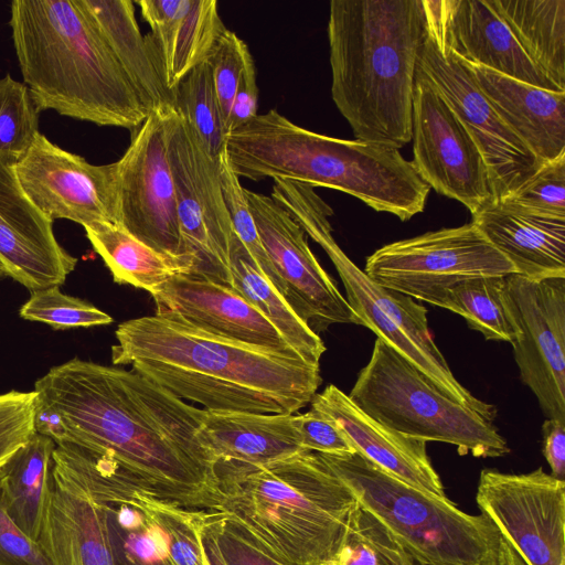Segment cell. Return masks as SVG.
<instances>
[{
  "label": "cell",
  "instance_id": "3957f363",
  "mask_svg": "<svg viewBox=\"0 0 565 565\" xmlns=\"http://www.w3.org/2000/svg\"><path fill=\"white\" fill-rule=\"evenodd\" d=\"M423 0H332L328 40L331 95L356 140L404 147L419 47Z\"/></svg>",
  "mask_w": 565,
  "mask_h": 565
},
{
  "label": "cell",
  "instance_id": "f35d334b",
  "mask_svg": "<svg viewBox=\"0 0 565 565\" xmlns=\"http://www.w3.org/2000/svg\"><path fill=\"white\" fill-rule=\"evenodd\" d=\"M21 318L43 322L54 330H67L79 327L106 326L113 318L94 305L61 291L52 286L31 292L20 309Z\"/></svg>",
  "mask_w": 565,
  "mask_h": 565
},
{
  "label": "cell",
  "instance_id": "2e32d148",
  "mask_svg": "<svg viewBox=\"0 0 565 565\" xmlns=\"http://www.w3.org/2000/svg\"><path fill=\"white\" fill-rule=\"evenodd\" d=\"M13 170L26 196L53 222L117 225L116 162L92 164L39 132Z\"/></svg>",
  "mask_w": 565,
  "mask_h": 565
},
{
  "label": "cell",
  "instance_id": "d6986e66",
  "mask_svg": "<svg viewBox=\"0 0 565 565\" xmlns=\"http://www.w3.org/2000/svg\"><path fill=\"white\" fill-rule=\"evenodd\" d=\"M77 258L56 241L53 221L22 190L13 166L0 161V264L31 292L64 284Z\"/></svg>",
  "mask_w": 565,
  "mask_h": 565
},
{
  "label": "cell",
  "instance_id": "74e56055",
  "mask_svg": "<svg viewBox=\"0 0 565 565\" xmlns=\"http://www.w3.org/2000/svg\"><path fill=\"white\" fill-rule=\"evenodd\" d=\"M218 168L223 195L236 236L252 256L263 275L287 301L286 287L262 244L256 224L245 198L244 188L238 175L233 171L228 162L226 150L218 159Z\"/></svg>",
  "mask_w": 565,
  "mask_h": 565
},
{
  "label": "cell",
  "instance_id": "7dc6e473",
  "mask_svg": "<svg viewBox=\"0 0 565 565\" xmlns=\"http://www.w3.org/2000/svg\"><path fill=\"white\" fill-rule=\"evenodd\" d=\"M542 451L551 468V476L565 477V424L546 418L542 425Z\"/></svg>",
  "mask_w": 565,
  "mask_h": 565
},
{
  "label": "cell",
  "instance_id": "83f0119b",
  "mask_svg": "<svg viewBox=\"0 0 565 565\" xmlns=\"http://www.w3.org/2000/svg\"><path fill=\"white\" fill-rule=\"evenodd\" d=\"M93 22L150 113L175 108L141 34L131 0H76Z\"/></svg>",
  "mask_w": 565,
  "mask_h": 565
},
{
  "label": "cell",
  "instance_id": "b9f144b4",
  "mask_svg": "<svg viewBox=\"0 0 565 565\" xmlns=\"http://www.w3.org/2000/svg\"><path fill=\"white\" fill-rule=\"evenodd\" d=\"M35 392L0 394V467L36 431Z\"/></svg>",
  "mask_w": 565,
  "mask_h": 565
},
{
  "label": "cell",
  "instance_id": "277c9868",
  "mask_svg": "<svg viewBox=\"0 0 565 565\" xmlns=\"http://www.w3.org/2000/svg\"><path fill=\"white\" fill-rule=\"evenodd\" d=\"M215 512L282 565H334L359 502L317 452L216 461Z\"/></svg>",
  "mask_w": 565,
  "mask_h": 565
},
{
  "label": "cell",
  "instance_id": "e0dca14e",
  "mask_svg": "<svg viewBox=\"0 0 565 565\" xmlns=\"http://www.w3.org/2000/svg\"><path fill=\"white\" fill-rule=\"evenodd\" d=\"M244 193L262 244L296 315L316 333L332 324H361L290 214L270 195L245 188Z\"/></svg>",
  "mask_w": 565,
  "mask_h": 565
},
{
  "label": "cell",
  "instance_id": "44dd1931",
  "mask_svg": "<svg viewBox=\"0 0 565 565\" xmlns=\"http://www.w3.org/2000/svg\"><path fill=\"white\" fill-rule=\"evenodd\" d=\"M38 541L51 565H118L107 507L54 463Z\"/></svg>",
  "mask_w": 565,
  "mask_h": 565
},
{
  "label": "cell",
  "instance_id": "7a4b0ae2",
  "mask_svg": "<svg viewBox=\"0 0 565 565\" xmlns=\"http://www.w3.org/2000/svg\"><path fill=\"white\" fill-rule=\"evenodd\" d=\"M114 365L207 412L295 414L322 382L320 364L223 339L158 315L120 323Z\"/></svg>",
  "mask_w": 565,
  "mask_h": 565
},
{
  "label": "cell",
  "instance_id": "bcb514c9",
  "mask_svg": "<svg viewBox=\"0 0 565 565\" xmlns=\"http://www.w3.org/2000/svg\"><path fill=\"white\" fill-rule=\"evenodd\" d=\"M258 86L253 56L248 58L237 86L226 124V134L238 129L257 115ZM226 135V136H227Z\"/></svg>",
  "mask_w": 565,
  "mask_h": 565
},
{
  "label": "cell",
  "instance_id": "60d3db41",
  "mask_svg": "<svg viewBox=\"0 0 565 565\" xmlns=\"http://www.w3.org/2000/svg\"><path fill=\"white\" fill-rule=\"evenodd\" d=\"M502 200L536 211L565 215V153L544 162L531 179Z\"/></svg>",
  "mask_w": 565,
  "mask_h": 565
},
{
  "label": "cell",
  "instance_id": "f1b7e54d",
  "mask_svg": "<svg viewBox=\"0 0 565 565\" xmlns=\"http://www.w3.org/2000/svg\"><path fill=\"white\" fill-rule=\"evenodd\" d=\"M56 443L35 431L0 467V497L9 516L32 540L40 537Z\"/></svg>",
  "mask_w": 565,
  "mask_h": 565
},
{
  "label": "cell",
  "instance_id": "603a6c76",
  "mask_svg": "<svg viewBox=\"0 0 565 565\" xmlns=\"http://www.w3.org/2000/svg\"><path fill=\"white\" fill-rule=\"evenodd\" d=\"M311 407L330 417L352 447L401 481L437 498H447L427 455L426 441L402 435L361 411L335 385L317 393Z\"/></svg>",
  "mask_w": 565,
  "mask_h": 565
},
{
  "label": "cell",
  "instance_id": "7402d4cb",
  "mask_svg": "<svg viewBox=\"0 0 565 565\" xmlns=\"http://www.w3.org/2000/svg\"><path fill=\"white\" fill-rule=\"evenodd\" d=\"M150 26L145 35L154 66L173 95L182 79L205 62L223 24L215 0H138Z\"/></svg>",
  "mask_w": 565,
  "mask_h": 565
},
{
  "label": "cell",
  "instance_id": "6da1fadb",
  "mask_svg": "<svg viewBox=\"0 0 565 565\" xmlns=\"http://www.w3.org/2000/svg\"><path fill=\"white\" fill-rule=\"evenodd\" d=\"M35 429L114 461L136 494L215 511V461L198 430L205 409L175 397L135 370L74 358L34 384Z\"/></svg>",
  "mask_w": 565,
  "mask_h": 565
},
{
  "label": "cell",
  "instance_id": "ba28073f",
  "mask_svg": "<svg viewBox=\"0 0 565 565\" xmlns=\"http://www.w3.org/2000/svg\"><path fill=\"white\" fill-rule=\"evenodd\" d=\"M348 396L380 424L426 443L450 444L461 456L497 458L510 452L492 420L449 398L377 338Z\"/></svg>",
  "mask_w": 565,
  "mask_h": 565
},
{
  "label": "cell",
  "instance_id": "1f68e13d",
  "mask_svg": "<svg viewBox=\"0 0 565 565\" xmlns=\"http://www.w3.org/2000/svg\"><path fill=\"white\" fill-rule=\"evenodd\" d=\"M84 230L117 284L131 285L152 295L179 274L164 256L119 225L95 223Z\"/></svg>",
  "mask_w": 565,
  "mask_h": 565
},
{
  "label": "cell",
  "instance_id": "ac0fdd59",
  "mask_svg": "<svg viewBox=\"0 0 565 565\" xmlns=\"http://www.w3.org/2000/svg\"><path fill=\"white\" fill-rule=\"evenodd\" d=\"M151 296L158 316L223 339L299 356L279 331L233 288L175 274Z\"/></svg>",
  "mask_w": 565,
  "mask_h": 565
},
{
  "label": "cell",
  "instance_id": "d4e9b609",
  "mask_svg": "<svg viewBox=\"0 0 565 565\" xmlns=\"http://www.w3.org/2000/svg\"><path fill=\"white\" fill-rule=\"evenodd\" d=\"M471 222L516 274L565 277V215L498 200L472 214Z\"/></svg>",
  "mask_w": 565,
  "mask_h": 565
},
{
  "label": "cell",
  "instance_id": "d590c367",
  "mask_svg": "<svg viewBox=\"0 0 565 565\" xmlns=\"http://www.w3.org/2000/svg\"><path fill=\"white\" fill-rule=\"evenodd\" d=\"M39 114L24 83L9 73L0 78V161L14 166L39 131Z\"/></svg>",
  "mask_w": 565,
  "mask_h": 565
},
{
  "label": "cell",
  "instance_id": "e575fe53",
  "mask_svg": "<svg viewBox=\"0 0 565 565\" xmlns=\"http://www.w3.org/2000/svg\"><path fill=\"white\" fill-rule=\"evenodd\" d=\"M334 565H417L387 527L360 503Z\"/></svg>",
  "mask_w": 565,
  "mask_h": 565
},
{
  "label": "cell",
  "instance_id": "4fadbf2b",
  "mask_svg": "<svg viewBox=\"0 0 565 565\" xmlns=\"http://www.w3.org/2000/svg\"><path fill=\"white\" fill-rule=\"evenodd\" d=\"M413 160L422 180L472 214L495 201L472 137L435 85L417 68L412 105Z\"/></svg>",
  "mask_w": 565,
  "mask_h": 565
},
{
  "label": "cell",
  "instance_id": "c3c4849f",
  "mask_svg": "<svg viewBox=\"0 0 565 565\" xmlns=\"http://www.w3.org/2000/svg\"><path fill=\"white\" fill-rule=\"evenodd\" d=\"M213 511H209L201 530V541L209 565H226L213 530Z\"/></svg>",
  "mask_w": 565,
  "mask_h": 565
},
{
  "label": "cell",
  "instance_id": "8992f818",
  "mask_svg": "<svg viewBox=\"0 0 565 565\" xmlns=\"http://www.w3.org/2000/svg\"><path fill=\"white\" fill-rule=\"evenodd\" d=\"M225 142L238 178L339 190L401 221L424 211L430 190L398 149L313 132L276 109L257 114Z\"/></svg>",
  "mask_w": 565,
  "mask_h": 565
},
{
  "label": "cell",
  "instance_id": "5bb4252c",
  "mask_svg": "<svg viewBox=\"0 0 565 565\" xmlns=\"http://www.w3.org/2000/svg\"><path fill=\"white\" fill-rule=\"evenodd\" d=\"M504 298L516 329L520 377L544 416L565 424V277L508 275Z\"/></svg>",
  "mask_w": 565,
  "mask_h": 565
},
{
  "label": "cell",
  "instance_id": "836d02e7",
  "mask_svg": "<svg viewBox=\"0 0 565 565\" xmlns=\"http://www.w3.org/2000/svg\"><path fill=\"white\" fill-rule=\"evenodd\" d=\"M175 110L215 161L225 151L226 129L209 63L192 70L174 92Z\"/></svg>",
  "mask_w": 565,
  "mask_h": 565
},
{
  "label": "cell",
  "instance_id": "52a82bcc",
  "mask_svg": "<svg viewBox=\"0 0 565 565\" xmlns=\"http://www.w3.org/2000/svg\"><path fill=\"white\" fill-rule=\"evenodd\" d=\"M317 454L417 565H499L502 535L486 514L420 491L356 450Z\"/></svg>",
  "mask_w": 565,
  "mask_h": 565
},
{
  "label": "cell",
  "instance_id": "9c48e42d",
  "mask_svg": "<svg viewBox=\"0 0 565 565\" xmlns=\"http://www.w3.org/2000/svg\"><path fill=\"white\" fill-rule=\"evenodd\" d=\"M363 271L386 289L436 307L458 282L516 274L472 222L386 244L366 258Z\"/></svg>",
  "mask_w": 565,
  "mask_h": 565
},
{
  "label": "cell",
  "instance_id": "7c38bea8",
  "mask_svg": "<svg viewBox=\"0 0 565 565\" xmlns=\"http://www.w3.org/2000/svg\"><path fill=\"white\" fill-rule=\"evenodd\" d=\"M417 68L439 90L478 146L495 201L515 192L543 166L500 118L427 17Z\"/></svg>",
  "mask_w": 565,
  "mask_h": 565
},
{
  "label": "cell",
  "instance_id": "cb8c5ba5",
  "mask_svg": "<svg viewBox=\"0 0 565 565\" xmlns=\"http://www.w3.org/2000/svg\"><path fill=\"white\" fill-rule=\"evenodd\" d=\"M326 210H312L299 218V225L327 253L345 289V300L360 320L361 326L373 331L377 339L391 345L409 360L426 377L449 398L469 407L490 420L497 416L495 406L475 397L454 376L450 367L437 364L363 291L351 271L352 260L339 247L332 236Z\"/></svg>",
  "mask_w": 565,
  "mask_h": 565
},
{
  "label": "cell",
  "instance_id": "d6a6232c",
  "mask_svg": "<svg viewBox=\"0 0 565 565\" xmlns=\"http://www.w3.org/2000/svg\"><path fill=\"white\" fill-rule=\"evenodd\" d=\"M441 308L461 316L486 340L513 344L516 339L504 298V277H478L458 282L446 292Z\"/></svg>",
  "mask_w": 565,
  "mask_h": 565
},
{
  "label": "cell",
  "instance_id": "7bdbcfd3",
  "mask_svg": "<svg viewBox=\"0 0 565 565\" xmlns=\"http://www.w3.org/2000/svg\"><path fill=\"white\" fill-rule=\"evenodd\" d=\"M294 422L305 450L320 454L355 451L340 427L312 407L303 414L295 413Z\"/></svg>",
  "mask_w": 565,
  "mask_h": 565
},
{
  "label": "cell",
  "instance_id": "ab89813d",
  "mask_svg": "<svg viewBox=\"0 0 565 565\" xmlns=\"http://www.w3.org/2000/svg\"><path fill=\"white\" fill-rule=\"evenodd\" d=\"M250 57L246 43L235 32L225 29L206 60L225 129L244 67Z\"/></svg>",
  "mask_w": 565,
  "mask_h": 565
},
{
  "label": "cell",
  "instance_id": "ee69618b",
  "mask_svg": "<svg viewBox=\"0 0 565 565\" xmlns=\"http://www.w3.org/2000/svg\"><path fill=\"white\" fill-rule=\"evenodd\" d=\"M213 530L226 565H282L221 513H214Z\"/></svg>",
  "mask_w": 565,
  "mask_h": 565
},
{
  "label": "cell",
  "instance_id": "f907efd6",
  "mask_svg": "<svg viewBox=\"0 0 565 565\" xmlns=\"http://www.w3.org/2000/svg\"><path fill=\"white\" fill-rule=\"evenodd\" d=\"M6 276V273L3 270V267L2 265L0 264V278L4 277Z\"/></svg>",
  "mask_w": 565,
  "mask_h": 565
},
{
  "label": "cell",
  "instance_id": "f6af8a7d",
  "mask_svg": "<svg viewBox=\"0 0 565 565\" xmlns=\"http://www.w3.org/2000/svg\"><path fill=\"white\" fill-rule=\"evenodd\" d=\"M0 565H51L39 541L26 535L9 516L1 497Z\"/></svg>",
  "mask_w": 565,
  "mask_h": 565
},
{
  "label": "cell",
  "instance_id": "30bf717a",
  "mask_svg": "<svg viewBox=\"0 0 565 565\" xmlns=\"http://www.w3.org/2000/svg\"><path fill=\"white\" fill-rule=\"evenodd\" d=\"M175 108L152 111L131 132L130 145L116 161L117 225L188 275V257L180 232L169 135Z\"/></svg>",
  "mask_w": 565,
  "mask_h": 565
},
{
  "label": "cell",
  "instance_id": "681fc988",
  "mask_svg": "<svg viewBox=\"0 0 565 565\" xmlns=\"http://www.w3.org/2000/svg\"><path fill=\"white\" fill-rule=\"evenodd\" d=\"M499 565H527L515 548L502 536Z\"/></svg>",
  "mask_w": 565,
  "mask_h": 565
},
{
  "label": "cell",
  "instance_id": "484cf974",
  "mask_svg": "<svg viewBox=\"0 0 565 565\" xmlns=\"http://www.w3.org/2000/svg\"><path fill=\"white\" fill-rule=\"evenodd\" d=\"M490 105L542 162L565 153V90L543 89L458 57Z\"/></svg>",
  "mask_w": 565,
  "mask_h": 565
},
{
  "label": "cell",
  "instance_id": "5b68a950",
  "mask_svg": "<svg viewBox=\"0 0 565 565\" xmlns=\"http://www.w3.org/2000/svg\"><path fill=\"white\" fill-rule=\"evenodd\" d=\"M9 25L40 113L131 132L151 114L76 0H13Z\"/></svg>",
  "mask_w": 565,
  "mask_h": 565
},
{
  "label": "cell",
  "instance_id": "8d00e7d4",
  "mask_svg": "<svg viewBox=\"0 0 565 565\" xmlns=\"http://www.w3.org/2000/svg\"><path fill=\"white\" fill-rule=\"evenodd\" d=\"M136 509L158 522L168 533L167 565H209L201 541V530L209 511L185 510L150 501Z\"/></svg>",
  "mask_w": 565,
  "mask_h": 565
},
{
  "label": "cell",
  "instance_id": "4316f807",
  "mask_svg": "<svg viewBox=\"0 0 565 565\" xmlns=\"http://www.w3.org/2000/svg\"><path fill=\"white\" fill-rule=\"evenodd\" d=\"M198 436L215 462L265 465L305 451L294 414L206 411Z\"/></svg>",
  "mask_w": 565,
  "mask_h": 565
},
{
  "label": "cell",
  "instance_id": "4dcf8cb0",
  "mask_svg": "<svg viewBox=\"0 0 565 565\" xmlns=\"http://www.w3.org/2000/svg\"><path fill=\"white\" fill-rule=\"evenodd\" d=\"M230 270L232 288L279 331L301 359L319 364L326 351L323 341L267 280L236 234L231 246Z\"/></svg>",
  "mask_w": 565,
  "mask_h": 565
},
{
  "label": "cell",
  "instance_id": "8fae6325",
  "mask_svg": "<svg viewBox=\"0 0 565 565\" xmlns=\"http://www.w3.org/2000/svg\"><path fill=\"white\" fill-rule=\"evenodd\" d=\"M169 157L180 232L191 264L186 276L232 288L230 253L235 232L221 186L218 161L206 153L177 110L171 120Z\"/></svg>",
  "mask_w": 565,
  "mask_h": 565
},
{
  "label": "cell",
  "instance_id": "9a60e30c",
  "mask_svg": "<svg viewBox=\"0 0 565 565\" xmlns=\"http://www.w3.org/2000/svg\"><path fill=\"white\" fill-rule=\"evenodd\" d=\"M476 501L527 565H565V480L483 469Z\"/></svg>",
  "mask_w": 565,
  "mask_h": 565
},
{
  "label": "cell",
  "instance_id": "f546056e",
  "mask_svg": "<svg viewBox=\"0 0 565 565\" xmlns=\"http://www.w3.org/2000/svg\"><path fill=\"white\" fill-rule=\"evenodd\" d=\"M531 61L565 90V0H490Z\"/></svg>",
  "mask_w": 565,
  "mask_h": 565
},
{
  "label": "cell",
  "instance_id": "ffe728a7",
  "mask_svg": "<svg viewBox=\"0 0 565 565\" xmlns=\"http://www.w3.org/2000/svg\"><path fill=\"white\" fill-rule=\"evenodd\" d=\"M423 2L428 22L458 57L543 89L561 90L526 55L490 0Z\"/></svg>",
  "mask_w": 565,
  "mask_h": 565
}]
</instances>
